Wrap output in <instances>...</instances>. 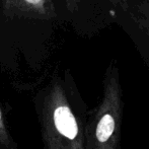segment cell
I'll list each match as a JSON object with an SVG mask.
<instances>
[{
	"instance_id": "obj_1",
	"label": "cell",
	"mask_w": 149,
	"mask_h": 149,
	"mask_svg": "<svg viewBox=\"0 0 149 149\" xmlns=\"http://www.w3.org/2000/svg\"><path fill=\"white\" fill-rule=\"evenodd\" d=\"M124 118L123 90L117 64L111 63L104 79V93L92 113L87 133V149H121Z\"/></svg>"
},
{
	"instance_id": "obj_2",
	"label": "cell",
	"mask_w": 149,
	"mask_h": 149,
	"mask_svg": "<svg viewBox=\"0 0 149 149\" xmlns=\"http://www.w3.org/2000/svg\"><path fill=\"white\" fill-rule=\"evenodd\" d=\"M114 17L149 64V0H128V9Z\"/></svg>"
},
{
	"instance_id": "obj_3",
	"label": "cell",
	"mask_w": 149,
	"mask_h": 149,
	"mask_svg": "<svg viewBox=\"0 0 149 149\" xmlns=\"http://www.w3.org/2000/svg\"><path fill=\"white\" fill-rule=\"evenodd\" d=\"M112 8L113 14L117 15L128 9V0H107Z\"/></svg>"
},
{
	"instance_id": "obj_4",
	"label": "cell",
	"mask_w": 149,
	"mask_h": 149,
	"mask_svg": "<svg viewBox=\"0 0 149 149\" xmlns=\"http://www.w3.org/2000/svg\"><path fill=\"white\" fill-rule=\"evenodd\" d=\"M26 2L29 3H31V4H39L42 2V0H26Z\"/></svg>"
},
{
	"instance_id": "obj_5",
	"label": "cell",
	"mask_w": 149,
	"mask_h": 149,
	"mask_svg": "<svg viewBox=\"0 0 149 149\" xmlns=\"http://www.w3.org/2000/svg\"><path fill=\"white\" fill-rule=\"evenodd\" d=\"M2 124V114H1V111H0V126Z\"/></svg>"
}]
</instances>
